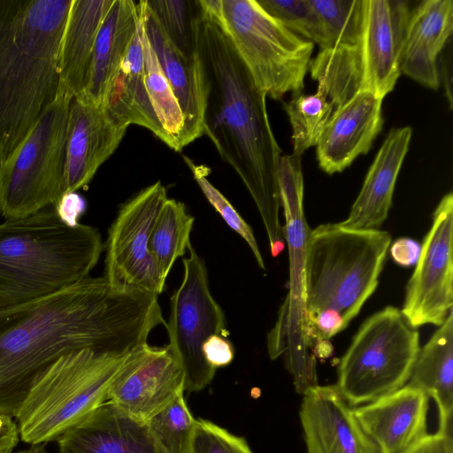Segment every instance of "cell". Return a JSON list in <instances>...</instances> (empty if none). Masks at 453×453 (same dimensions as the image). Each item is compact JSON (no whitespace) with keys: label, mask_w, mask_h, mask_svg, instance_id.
<instances>
[{"label":"cell","mask_w":453,"mask_h":453,"mask_svg":"<svg viewBox=\"0 0 453 453\" xmlns=\"http://www.w3.org/2000/svg\"><path fill=\"white\" fill-rule=\"evenodd\" d=\"M19 440L13 418L0 415V453H12Z\"/></svg>","instance_id":"41"},{"label":"cell","mask_w":453,"mask_h":453,"mask_svg":"<svg viewBox=\"0 0 453 453\" xmlns=\"http://www.w3.org/2000/svg\"><path fill=\"white\" fill-rule=\"evenodd\" d=\"M113 0H72L58 54V90L80 97L87 86L100 26Z\"/></svg>","instance_id":"24"},{"label":"cell","mask_w":453,"mask_h":453,"mask_svg":"<svg viewBox=\"0 0 453 453\" xmlns=\"http://www.w3.org/2000/svg\"><path fill=\"white\" fill-rule=\"evenodd\" d=\"M310 2L321 19L328 39V48L358 42L362 29L363 0Z\"/></svg>","instance_id":"32"},{"label":"cell","mask_w":453,"mask_h":453,"mask_svg":"<svg viewBox=\"0 0 453 453\" xmlns=\"http://www.w3.org/2000/svg\"><path fill=\"white\" fill-rule=\"evenodd\" d=\"M299 411L307 453H379L335 385L305 390Z\"/></svg>","instance_id":"16"},{"label":"cell","mask_w":453,"mask_h":453,"mask_svg":"<svg viewBox=\"0 0 453 453\" xmlns=\"http://www.w3.org/2000/svg\"><path fill=\"white\" fill-rule=\"evenodd\" d=\"M429 396L408 383L398 390L353 408L379 453H400L427 433Z\"/></svg>","instance_id":"19"},{"label":"cell","mask_w":453,"mask_h":453,"mask_svg":"<svg viewBox=\"0 0 453 453\" xmlns=\"http://www.w3.org/2000/svg\"><path fill=\"white\" fill-rule=\"evenodd\" d=\"M140 21L146 89L158 121L173 142V150L180 151L182 150L180 140L184 127L183 115L147 37L141 13Z\"/></svg>","instance_id":"29"},{"label":"cell","mask_w":453,"mask_h":453,"mask_svg":"<svg viewBox=\"0 0 453 453\" xmlns=\"http://www.w3.org/2000/svg\"><path fill=\"white\" fill-rule=\"evenodd\" d=\"M419 252L420 245L410 238H400L390 247L393 259L402 266L415 265Z\"/></svg>","instance_id":"39"},{"label":"cell","mask_w":453,"mask_h":453,"mask_svg":"<svg viewBox=\"0 0 453 453\" xmlns=\"http://www.w3.org/2000/svg\"><path fill=\"white\" fill-rule=\"evenodd\" d=\"M183 369L170 347L142 344L129 352L108 392L107 401L147 421L185 390Z\"/></svg>","instance_id":"14"},{"label":"cell","mask_w":453,"mask_h":453,"mask_svg":"<svg viewBox=\"0 0 453 453\" xmlns=\"http://www.w3.org/2000/svg\"><path fill=\"white\" fill-rule=\"evenodd\" d=\"M127 127L116 122L102 104L73 98L68 117L63 195L89 183L113 154Z\"/></svg>","instance_id":"15"},{"label":"cell","mask_w":453,"mask_h":453,"mask_svg":"<svg viewBox=\"0 0 453 453\" xmlns=\"http://www.w3.org/2000/svg\"><path fill=\"white\" fill-rule=\"evenodd\" d=\"M198 48L207 82L203 134L246 186L265 226L271 253L277 257L286 242L280 220L281 150L269 121L266 96L221 27L203 12Z\"/></svg>","instance_id":"2"},{"label":"cell","mask_w":453,"mask_h":453,"mask_svg":"<svg viewBox=\"0 0 453 453\" xmlns=\"http://www.w3.org/2000/svg\"><path fill=\"white\" fill-rule=\"evenodd\" d=\"M401 310L414 328L440 326L453 311V195L443 196L420 246Z\"/></svg>","instance_id":"13"},{"label":"cell","mask_w":453,"mask_h":453,"mask_svg":"<svg viewBox=\"0 0 453 453\" xmlns=\"http://www.w3.org/2000/svg\"><path fill=\"white\" fill-rule=\"evenodd\" d=\"M173 46L188 58L198 56L199 0H145Z\"/></svg>","instance_id":"30"},{"label":"cell","mask_w":453,"mask_h":453,"mask_svg":"<svg viewBox=\"0 0 453 453\" xmlns=\"http://www.w3.org/2000/svg\"><path fill=\"white\" fill-rule=\"evenodd\" d=\"M453 1L424 0L410 13L403 50L401 73L420 85L437 89L440 57L452 39Z\"/></svg>","instance_id":"21"},{"label":"cell","mask_w":453,"mask_h":453,"mask_svg":"<svg viewBox=\"0 0 453 453\" xmlns=\"http://www.w3.org/2000/svg\"><path fill=\"white\" fill-rule=\"evenodd\" d=\"M73 98L58 90L24 140L0 165V214L5 219L29 216L62 197Z\"/></svg>","instance_id":"9"},{"label":"cell","mask_w":453,"mask_h":453,"mask_svg":"<svg viewBox=\"0 0 453 453\" xmlns=\"http://www.w3.org/2000/svg\"><path fill=\"white\" fill-rule=\"evenodd\" d=\"M408 384L434 399L439 416L437 432L452 435L453 311L419 349Z\"/></svg>","instance_id":"27"},{"label":"cell","mask_w":453,"mask_h":453,"mask_svg":"<svg viewBox=\"0 0 453 453\" xmlns=\"http://www.w3.org/2000/svg\"><path fill=\"white\" fill-rule=\"evenodd\" d=\"M104 250L91 226L55 206L0 223V309L29 303L89 277Z\"/></svg>","instance_id":"5"},{"label":"cell","mask_w":453,"mask_h":453,"mask_svg":"<svg viewBox=\"0 0 453 453\" xmlns=\"http://www.w3.org/2000/svg\"><path fill=\"white\" fill-rule=\"evenodd\" d=\"M400 453H453L452 435L439 432L427 434Z\"/></svg>","instance_id":"38"},{"label":"cell","mask_w":453,"mask_h":453,"mask_svg":"<svg viewBox=\"0 0 453 453\" xmlns=\"http://www.w3.org/2000/svg\"><path fill=\"white\" fill-rule=\"evenodd\" d=\"M60 215L72 223H78V219L86 209V202L77 192L66 193L53 205Z\"/></svg>","instance_id":"40"},{"label":"cell","mask_w":453,"mask_h":453,"mask_svg":"<svg viewBox=\"0 0 453 453\" xmlns=\"http://www.w3.org/2000/svg\"><path fill=\"white\" fill-rule=\"evenodd\" d=\"M224 31L257 88L274 100L303 93L314 43L297 35L255 0H199Z\"/></svg>","instance_id":"8"},{"label":"cell","mask_w":453,"mask_h":453,"mask_svg":"<svg viewBox=\"0 0 453 453\" xmlns=\"http://www.w3.org/2000/svg\"><path fill=\"white\" fill-rule=\"evenodd\" d=\"M411 8L405 0H363L357 43L320 50L309 65L334 110L362 91L384 97L401 75L406 27Z\"/></svg>","instance_id":"6"},{"label":"cell","mask_w":453,"mask_h":453,"mask_svg":"<svg viewBox=\"0 0 453 453\" xmlns=\"http://www.w3.org/2000/svg\"><path fill=\"white\" fill-rule=\"evenodd\" d=\"M278 180L280 203L284 210L285 242L289 251L290 292L280 309L286 318L297 321L305 320L304 311V253L310 229L303 211V176L301 157L294 155L281 156L279 163Z\"/></svg>","instance_id":"23"},{"label":"cell","mask_w":453,"mask_h":453,"mask_svg":"<svg viewBox=\"0 0 453 453\" xmlns=\"http://www.w3.org/2000/svg\"><path fill=\"white\" fill-rule=\"evenodd\" d=\"M189 256L183 258V279L171 297V311L165 326L168 346L179 360L185 375V390L197 392L212 380L216 369L203 354V344L211 335L227 337L224 311L213 298L204 261L191 242Z\"/></svg>","instance_id":"11"},{"label":"cell","mask_w":453,"mask_h":453,"mask_svg":"<svg viewBox=\"0 0 453 453\" xmlns=\"http://www.w3.org/2000/svg\"><path fill=\"white\" fill-rule=\"evenodd\" d=\"M59 453H167L147 423L104 402L57 440Z\"/></svg>","instance_id":"20"},{"label":"cell","mask_w":453,"mask_h":453,"mask_svg":"<svg viewBox=\"0 0 453 453\" xmlns=\"http://www.w3.org/2000/svg\"><path fill=\"white\" fill-rule=\"evenodd\" d=\"M259 5L297 35L319 46L329 47L318 13L310 0H258Z\"/></svg>","instance_id":"34"},{"label":"cell","mask_w":453,"mask_h":453,"mask_svg":"<svg viewBox=\"0 0 453 453\" xmlns=\"http://www.w3.org/2000/svg\"><path fill=\"white\" fill-rule=\"evenodd\" d=\"M183 158L208 202L220 214L227 226L247 242L257 265L260 268L265 270V262L251 227L242 218L225 196L207 179L210 169L203 165H196L186 156H183Z\"/></svg>","instance_id":"35"},{"label":"cell","mask_w":453,"mask_h":453,"mask_svg":"<svg viewBox=\"0 0 453 453\" xmlns=\"http://www.w3.org/2000/svg\"><path fill=\"white\" fill-rule=\"evenodd\" d=\"M387 231L321 224L305 246L303 288L310 349L347 327L373 294L390 248Z\"/></svg>","instance_id":"4"},{"label":"cell","mask_w":453,"mask_h":453,"mask_svg":"<svg viewBox=\"0 0 453 453\" xmlns=\"http://www.w3.org/2000/svg\"><path fill=\"white\" fill-rule=\"evenodd\" d=\"M72 0H0V165L57 96Z\"/></svg>","instance_id":"3"},{"label":"cell","mask_w":453,"mask_h":453,"mask_svg":"<svg viewBox=\"0 0 453 453\" xmlns=\"http://www.w3.org/2000/svg\"><path fill=\"white\" fill-rule=\"evenodd\" d=\"M127 354L85 349L58 358L34 380L13 418L19 439L29 445L57 441L106 402Z\"/></svg>","instance_id":"7"},{"label":"cell","mask_w":453,"mask_h":453,"mask_svg":"<svg viewBox=\"0 0 453 453\" xmlns=\"http://www.w3.org/2000/svg\"><path fill=\"white\" fill-rule=\"evenodd\" d=\"M167 192L161 181L141 190L125 203L108 230L104 276L116 287L160 295L165 288L149 243Z\"/></svg>","instance_id":"12"},{"label":"cell","mask_w":453,"mask_h":453,"mask_svg":"<svg viewBox=\"0 0 453 453\" xmlns=\"http://www.w3.org/2000/svg\"><path fill=\"white\" fill-rule=\"evenodd\" d=\"M411 136L412 129L408 126L389 131L369 167L348 218L339 222L340 225L352 229H380L391 207L395 186Z\"/></svg>","instance_id":"22"},{"label":"cell","mask_w":453,"mask_h":453,"mask_svg":"<svg viewBox=\"0 0 453 453\" xmlns=\"http://www.w3.org/2000/svg\"><path fill=\"white\" fill-rule=\"evenodd\" d=\"M194 221L182 202L168 198L155 222L149 248L165 280L176 259L188 249Z\"/></svg>","instance_id":"28"},{"label":"cell","mask_w":453,"mask_h":453,"mask_svg":"<svg viewBox=\"0 0 453 453\" xmlns=\"http://www.w3.org/2000/svg\"><path fill=\"white\" fill-rule=\"evenodd\" d=\"M139 21L137 3L113 0L96 35L87 86L82 95L74 98L102 104L111 80L129 50Z\"/></svg>","instance_id":"25"},{"label":"cell","mask_w":453,"mask_h":453,"mask_svg":"<svg viewBox=\"0 0 453 453\" xmlns=\"http://www.w3.org/2000/svg\"><path fill=\"white\" fill-rule=\"evenodd\" d=\"M202 350L206 362L216 370L228 365L234 357L233 344L220 335L210 336L203 342Z\"/></svg>","instance_id":"37"},{"label":"cell","mask_w":453,"mask_h":453,"mask_svg":"<svg viewBox=\"0 0 453 453\" xmlns=\"http://www.w3.org/2000/svg\"><path fill=\"white\" fill-rule=\"evenodd\" d=\"M12 453H49L44 444H32L29 448Z\"/></svg>","instance_id":"42"},{"label":"cell","mask_w":453,"mask_h":453,"mask_svg":"<svg viewBox=\"0 0 453 453\" xmlns=\"http://www.w3.org/2000/svg\"><path fill=\"white\" fill-rule=\"evenodd\" d=\"M283 108L292 127V155L301 157L306 150L317 145L334 108L319 90L312 95H293L291 100L283 104Z\"/></svg>","instance_id":"31"},{"label":"cell","mask_w":453,"mask_h":453,"mask_svg":"<svg viewBox=\"0 0 453 453\" xmlns=\"http://www.w3.org/2000/svg\"><path fill=\"white\" fill-rule=\"evenodd\" d=\"M195 422L183 393L146 421L151 434L167 453L188 452Z\"/></svg>","instance_id":"33"},{"label":"cell","mask_w":453,"mask_h":453,"mask_svg":"<svg viewBox=\"0 0 453 453\" xmlns=\"http://www.w3.org/2000/svg\"><path fill=\"white\" fill-rule=\"evenodd\" d=\"M419 334L400 309L387 306L354 335L337 368L335 386L351 407L406 385L419 351Z\"/></svg>","instance_id":"10"},{"label":"cell","mask_w":453,"mask_h":453,"mask_svg":"<svg viewBox=\"0 0 453 453\" xmlns=\"http://www.w3.org/2000/svg\"><path fill=\"white\" fill-rule=\"evenodd\" d=\"M137 4L147 37L183 115L184 127L180 140L183 149L203 134L207 98L203 64L200 54L188 58L173 46L145 0Z\"/></svg>","instance_id":"18"},{"label":"cell","mask_w":453,"mask_h":453,"mask_svg":"<svg viewBox=\"0 0 453 453\" xmlns=\"http://www.w3.org/2000/svg\"><path fill=\"white\" fill-rule=\"evenodd\" d=\"M187 453H253L243 437L203 418L196 419Z\"/></svg>","instance_id":"36"},{"label":"cell","mask_w":453,"mask_h":453,"mask_svg":"<svg viewBox=\"0 0 453 453\" xmlns=\"http://www.w3.org/2000/svg\"><path fill=\"white\" fill-rule=\"evenodd\" d=\"M382 102L374 94L362 91L333 111L316 145L323 172L341 173L370 150L383 127Z\"/></svg>","instance_id":"17"},{"label":"cell","mask_w":453,"mask_h":453,"mask_svg":"<svg viewBox=\"0 0 453 453\" xmlns=\"http://www.w3.org/2000/svg\"><path fill=\"white\" fill-rule=\"evenodd\" d=\"M157 295L88 277L53 295L0 309V415L14 418L34 380L80 349L125 355L165 325Z\"/></svg>","instance_id":"1"},{"label":"cell","mask_w":453,"mask_h":453,"mask_svg":"<svg viewBox=\"0 0 453 453\" xmlns=\"http://www.w3.org/2000/svg\"><path fill=\"white\" fill-rule=\"evenodd\" d=\"M140 27L141 21L102 105L116 122L127 127L132 124L145 127L173 150V142L158 121L146 89Z\"/></svg>","instance_id":"26"}]
</instances>
